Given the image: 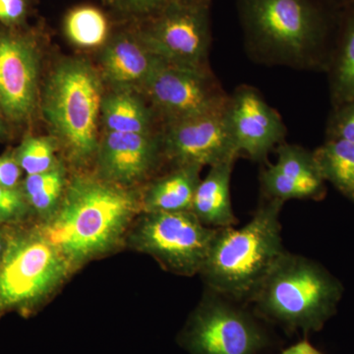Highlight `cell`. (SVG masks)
<instances>
[{
	"label": "cell",
	"instance_id": "6da1fadb",
	"mask_svg": "<svg viewBox=\"0 0 354 354\" xmlns=\"http://www.w3.org/2000/svg\"><path fill=\"white\" fill-rule=\"evenodd\" d=\"M235 6L254 62L326 71L339 15L328 0H235Z\"/></svg>",
	"mask_w": 354,
	"mask_h": 354
},
{
	"label": "cell",
	"instance_id": "7a4b0ae2",
	"mask_svg": "<svg viewBox=\"0 0 354 354\" xmlns=\"http://www.w3.org/2000/svg\"><path fill=\"white\" fill-rule=\"evenodd\" d=\"M141 193L79 174L69 178L64 198L50 218L37 221L75 272L91 261L125 244L141 214Z\"/></svg>",
	"mask_w": 354,
	"mask_h": 354
},
{
	"label": "cell",
	"instance_id": "3957f363",
	"mask_svg": "<svg viewBox=\"0 0 354 354\" xmlns=\"http://www.w3.org/2000/svg\"><path fill=\"white\" fill-rule=\"evenodd\" d=\"M285 203L262 197L244 227L216 228L199 272L207 288L241 304L252 302L272 268L288 252L279 223Z\"/></svg>",
	"mask_w": 354,
	"mask_h": 354
},
{
	"label": "cell",
	"instance_id": "277c9868",
	"mask_svg": "<svg viewBox=\"0 0 354 354\" xmlns=\"http://www.w3.org/2000/svg\"><path fill=\"white\" fill-rule=\"evenodd\" d=\"M104 95L101 74L84 58L62 60L44 85L41 100L44 120L70 164L78 169L97 155Z\"/></svg>",
	"mask_w": 354,
	"mask_h": 354
},
{
	"label": "cell",
	"instance_id": "5b68a950",
	"mask_svg": "<svg viewBox=\"0 0 354 354\" xmlns=\"http://www.w3.org/2000/svg\"><path fill=\"white\" fill-rule=\"evenodd\" d=\"M344 288L320 264L286 252L252 300L260 318L286 330L319 332L335 315Z\"/></svg>",
	"mask_w": 354,
	"mask_h": 354
},
{
	"label": "cell",
	"instance_id": "8992f818",
	"mask_svg": "<svg viewBox=\"0 0 354 354\" xmlns=\"http://www.w3.org/2000/svg\"><path fill=\"white\" fill-rule=\"evenodd\" d=\"M6 227L8 245L0 265V317L10 312L31 316L74 272L34 218Z\"/></svg>",
	"mask_w": 354,
	"mask_h": 354
},
{
	"label": "cell",
	"instance_id": "52a82bcc",
	"mask_svg": "<svg viewBox=\"0 0 354 354\" xmlns=\"http://www.w3.org/2000/svg\"><path fill=\"white\" fill-rule=\"evenodd\" d=\"M177 342L190 354H261L270 337L257 314L207 288Z\"/></svg>",
	"mask_w": 354,
	"mask_h": 354
},
{
	"label": "cell",
	"instance_id": "ba28073f",
	"mask_svg": "<svg viewBox=\"0 0 354 354\" xmlns=\"http://www.w3.org/2000/svg\"><path fill=\"white\" fill-rule=\"evenodd\" d=\"M216 232L192 212H142L133 221L125 244L153 257L165 271L192 277L201 271Z\"/></svg>",
	"mask_w": 354,
	"mask_h": 354
},
{
	"label": "cell",
	"instance_id": "9c48e42d",
	"mask_svg": "<svg viewBox=\"0 0 354 354\" xmlns=\"http://www.w3.org/2000/svg\"><path fill=\"white\" fill-rule=\"evenodd\" d=\"M142 94L160 125L223 113L230 97L212 68H192L164 62L144 86Z\"/></svg>",
	"mask_w": 354,
	"mask_h": 354
},
{
	"label": "cell",
	"instance_id": "30bf717a",
	"mask_svg": "<svg viewBox=\"0 0 354 354\" xmlns=\"http://www.w3.org/2000/svg\"><path fill=\"white\" fill-rule=\"evenodd\" d=\"M209 4L176 7L143 23L137 36L165 64L211 68L212 46Z\"/></svg>",
	"mask_w": 354,
	"mask_h": 354
},
{
	"label": "cell",
	"instance_id": "8fae6325",
	"mask_svg": "<svg viewBox=\"0 0 354 354\" xmlns=\"http://www.w3.org/2000/svg\"><path fill=\"white\" fill-rule=\"evenodd\" d=\"M41 53L31 37L0 32V111L7 122H29L39 104Z\"/></svg>",
	"mask_w": 354,
	"mask_h": 354
},
{
	"label": "cell",
	"instance_id": "7c38bea8",
	"mask_svg": "<svg viewBox=\"0 0 354 354\" xmlns=\"http://www.w3.org/2000/svg\"><path fill=\"white\" fill-rule=\"evenodd\" d=\"M225 116L239 157L266 162L269 153L285 143L288 130L281 114L253 86L243 84L234 88Z\"/></svg>",
	"mask_w": 354,
	"mask_h": 354
},
{
	"label": "cell",
	"instance_id": "4fadbf2b",
	"mask_svg": "<svg viewBox=\"0 0 354 354\" xmlns=\"http://www.w3.org/2000/svg\"><path fill=\"white\" fill-rule=\"evenodd\" d=\"M225 111L162 124L160 135L165 164L211 167L239 158Z\"/></svg>",
	"mask_w": 354,
	"mask_h": 354
},
{
	"label": "cell",
	"instance_id": "5bb4252c",
	"mask_svg": "<svg viewBox=\"0 0 354 354\" xmlns=\"http://www.w3.org/2000/svg\"><path fill=\"white\" fill-rule=\"evenodd\" d=\"M165 162L160 131L106 132L100 140L95 174L109 183L133 189L157 176Z\"/></svg>",
	"mask_w": 354,
	"mask_h": 354
},
{
	"label": "cell",
	"instance_id": "9a60e30c",
	"mask_svg": "<svg viewBox=\"0 0 354 354\" xmlns=\"http://www.w3.org/2000/svg\"><path fill=\"white\" fill-rule=\"evenodd\" d=\"M276 164L261 171V196L270 199L321 200L326 195L324 180L313 152L295 144L283 143L276 148Z\"/></svg>",
	"mask_w": 354,
	"mask_h": 354
},
{
	"label": "cell",
	"instance_id": "2e32d148",
	"mask_svg": "<svg viewBox=\"0 0 354 354\" xmlns=\"http://www.w3.org/2000/svg\"><path fill=\"white\" fill-rule=\"evenodd\" d=\"M162 60L153 55L135 32L120 34L104 44L100 58L102 81L113 90L142 93Z\"/></svg>",
	"mask_w": 354,
	"mask_h": 354
},
{
	"label": "cell",
	"instance_id": "e0dca14e",
	"mask_svg": "<svg viewBox=\"0 0 354 354\" xmlns=\"http://www.w3.org/2000/svg\"><path fill=\"white\" fill-rule=\"evenodd\" d=\"M202 169L197 165H171L165 174L153 176L141 192L142 212H191Z\"/></svg>",
	"mask_w": 354,
	"mask_h": 354
},
{
	"label": "cell",
	"instance_id": "ac0fdd59",
	"mask_svg": "<svg viewBox=\"0 0 354 354\" xmlns=\"http://www.w3.org/2000/svg\"><path fill=\"white\" fill-rule=\"evenodd\" d=\"M237 158H227L211 167L198 185L191 212L207 227H234L237 223L230 199V180Z\"/></svg>",
	"mask_w": 354,
	"mask_h": 354
},
{
	"label": "cell",
	"instance_id": "d6986e66",
	"mask_svg": "<svg viewBox=\"0 0 354 354\" xmlns=\"http://www.w3.org/2000/svg\"><path fill=\"white\" fill-rule=\"evenodd\" d=\"M326 73L332 108L354 100V4L339 10Z\"/></svg>",
	"mask_w": 354,
	"mask_h": 354
},
{
	"label": "cell",
	"instance_id": "ffe728a7",
	"mask_svg": "<svg viewBox=\"0 0 354 354\" xmlns=\"http://www.w3.org/2000/svg\"><path fill=\"white\" fill-rule=\"evenodd\" d=\"M101 118L106 132L150 134L162 127L144 95L134 90H111L104 95Z\"/></svg>",
	"mask_w": 354,
	"mask_h": 354
},
{
	"label": "cell",
	"instance_id": "44dd1931",
	"mask_svg": "<svg viewBox=\"0 0 354 354\" xmlns=\"http://www.w3.org/2000/svg\"><path fill=\"white\" fill-rule=\"evenodd\" d=\"M68 181L66 167L62 160L50 171L25 176L20 188L35 221L48 220L55 214L62 201Z\"/></svg>",
	"mask_w": 354,
	"mask_h": 354
},
{
	"label": "cell",
	"instance_id": "7402d4cb",
	"mask_svg": "<svg viewBox=\"0 0 354 354\" xmlns=\"http://www.w3.org/2000/svg\"><path fill=\"white\" fill-rule=\"evenodd\" d=\"M313 155L324 180L354 202V144L326 140Z\"/></svg>",
	"mask_w": 354,
	"mask_h": 354
},
{
	"label": "cell",
	"instance_id": "603a6c76",
	"mask_svg": "<svg viewBox=\"0 0 354 354\" xmlns=\"http://www.w3.org/2000/svg\"><path fill=\"white\" fill-rule=\"evenodd\" d=\"M65 32L70 41L79 48H97L106 44L109 22L99 9L81 6L73 9L67 16Z\"/></svg>",
	"mask_w": 354,
	"mask_h": 354
},
{
	"label": "cell",
	"instance_id": "cb8c5ba5",
	"mask_svg": "<svg viewBox=\"0 0 354 354\" xmlns=\"http://www.w3.org/2000/svg\"><path fill=\"white\" fill-rule=\"evenodd\" d=\"M57 142L53 137L27 136L13 152L26 176L50 171L60 162Z\"/></svg>",
	"mask_w": 354,
	"mask_h": 354
},
{
	"label": "cell",
	"instance_id": "d4e9b609",
	"mask_svg": "<svg viewBox=\"0 0 354 354\" xmlns=\"http://www.w3.org/2000/svg\"><path fill=\"white\" fill-rule=\"evenodd\" d=\"M111 6L124 15L145 23L160 14L179 6L209 4L213 0H106Z\"/></svg>",
	"mask_w": 354,
	"mask_h": 354
},
{
	"label": "cell",
	"instance_id": "484cf974",
	"mask_svg": "<svg viewBox=\"0 0 354 354\" xmlns=\"http://www.w3.org/2000/svg\"><path fill=\"white\" fill-rule=\"evenodd\" d=\"M32 218L31 209L19 187L0 185V227L17 225Z\"/></svg>",
	"mask_w": 354,
	"mask_h": 354
},
{
	"label": "cell",
	"instance_id": "4316f807",
	"mask_svg": "<svg viewBox=\"0 0 354 354\" xmlns=\"http://www.w3.org/2000/svg\"><path fill=\"white\" fill-rule=\"evenodd\" d=\"M326 140H344L354 144V100L333 109L326 127Z\"/></svg>",
	"mask_w": 354,
	"mask_h": 354
},
{
	"label": "cell",
	"instance_id": "83f0119b",
	"mask_svg": "<svg viewBox=\"0 0 354 354\" xmlns=\"http://www.w3.org/2000/svg\"><path fill=\"white\" fill-rule=\"evenodd\" d=\"M23 171L12 153L0 156V185L4 187H19Z\"/></svg>",
	"mask_w": 354,
	"mask_h": 354
},
{
	"label": "cell",
	"instance_id": "f1b7e54d",
	"mask_svg": "<svg viewBox=\"0 0 354 354\" xmlns=\"http://www.w3.org/2000/svg\"><path fill=\"white\" fill-rule=\"evenodd\" d=\"M26 13L25 0H0V21L3 23H16L22 19Z\"/></svg>",
	"mask_w": 354,
	"mask_h": 354
},
{
	"label": "cell",
	"instance_id": "f546056e",
	"mask_svg": "<svg viewBox=\"0 0 354 354\" xmlns=\"http://www.w3.org/2000/svg\"><path fill=\"white\" fill-rule=\"evenodd\" d=\"M281 354H323L321 351L310 344L307 339L298 342L290 348H286Z\"/></svg>",
	"mask_w": 354,
	"mask_h": 354
},
{
	"label": "cell",
	"instance_id": "4dcf8cb0",
	"mask_svg": "<svg viewBox=\"0 0 354 354\" xmlns=\"http://www.w3.org/2000/svg\"><path fill=\"white\" fill-rule=\"evenodd\" d=\"M7 245H8V237L6 227H0V265L6 256Z\"/></svg>",
	"mask_w": 354,
	"mask_h": 354
},
{
	"label": "cell",
	"instance_id": "1f68e13d",
	"mask_svg": "<svg viewBox=\"0 0 354 354\" xmlns=\"http://www.w3.org/2000/svg\"><path fill=\"white\" fill-rule=\"evenodd\" d=\"M330 6H334L337 10L346 8L351 6H353L354 0H328Z\"/></svg>",
	"mask_w": 354,
	"mask_h": 354
},
{
	"label": "cell",
	"instance_id": "d6a6232c",
	"mask_svg": "<svg viewBox=\"0 0 354 354\" xmlns=\"http://www.w3.org/2000/svg\"><path fill=\"white\" fill-rule=\"evenodd\" d=\"M8 136V128H7V120L3 114L0 111V139L6 138Z\"/></svg>",
	"mask_w": 354,
	"mask_h": 354
}]
</instances>
